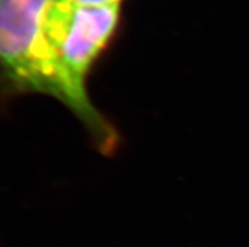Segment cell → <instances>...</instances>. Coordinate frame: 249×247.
Masks as SVG:
<instances>
[{"instance_id":"cell-3","label":"cell","mask_w":249,"mask_h":247,"mask_svg":"<svg viewBox=\"0 0 249 247\" xmlns=\"http://www.w3.org/2000/svg\"><path fill=\"white\" fill-rule=\"evenodd\" d=\"M70 1L81 6H95V8L119 5L120 4V0H70Z\"/></svg>"},{"instance_id":"cell-1","label":"cell","mask_w":249,"mask_h":247,"mask_svg":"<svg viewBox=\"0 0 249 247\" xmlns=\"http://www.w3.org/2000/svg\"><path fill=\"white\" fill-rule=\"evenodd\" d=\"M54 0H0V72L17 88L62 101L94 139L110 124L66 81L46 37V16Z\"/></svg>"},{"instance_id":"cell-2","label":"cell","mask_w":249,"mask_h":247,"mask_svg":"<svg viewBox=\"0 0 249 247\" xmlns=\"http://www.w3.org/2000/svg\"><path fill=\"white\" fill-rule=\"evenodd\" d=\"M119 16V5L81 6L70 0H54L48 9L47 41L66 81L84 99L86 77L113 39Z\"/></svg>"}]
</instances>
